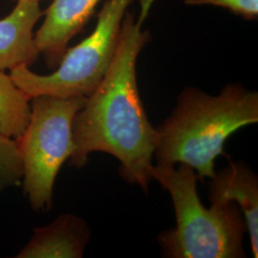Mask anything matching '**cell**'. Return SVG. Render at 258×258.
<instances>
[{"mask_svg":"<svg viewBox=\"0 0 258 258\" xmlns=\"http://www.w3.org/2000/svg\"><path fill=\"white\" fill-rule=\"evenodd\" d=\"M154 2L141 0L137 19L125 13L110 66L75 117V150L69 159L82 168L93 152L107 153L120 162L121 178L145 192L152 180L156 132L139 92L136 66L149 39L143 27Z\"/></svg>","mask_w":258,"mask_h":258,"instance_id":"obj_1","label":"cell"},{"mask_svg":"<svg viewBox=\"0 0 258 258\" xmlns=\"http://www.w3.org/2000/svg\"><path fill=\"white\" fill-rule=\"evenodd\" d=\"M258 122V94L230 84L216 96L184 88L176 106L155 128L153 160L157 165L192 167L199 180L216 174L215 160L229 157L227 140L239 129Z\"/></svg>","mask_w":258,"mask_h":258,"instance_id":"obj_2","label":"cell"},{"mask_svg":"<svg viewBox=\"0 0 258 258\" xmlns=\"http://www.w3.org/2000/svg\"><path fill=\"white\" fill-rule=\"evenodd\" d=\"M152 179L169 194L175 212L176 227L162 231L157 241L162 255L168 258H243L247 225L234 203L201 202L192 167L153 165Z\"/></svg>","mask_w":258,"mask_h":258,"instance_id":"obj_3","label":"cell"},{"mask_svg":"<svg viewBox=\"0 0 258 258\" xmlns=\"http://www.w3.org/2000/svg\"><path fill=\"white\" fill-rule=\"evenodd\" d=\"M85 101L84 97L52 96L30 100V120L16 140L23 164V191L37 212L53 207L56 177L74 153L75 117Z\"/></svg>","mask_w":258,"mask_h":258,"instance_id":"obj_4","label":"cell"},{"mask_svg":"<svg viewBox=\"0 0 258 258\" xmlns=\"http://www.w3.org/2000/svg\"><path fill=\"white\" fill-rule=\"evenodd\" d=\"M133 0H107L92 33L67 48L53 73L39 75L27 65L10 70L14 83L30 99L37 96L87 98L102 82L114 57L122 19Z\"/></svg>","mask_w":258,"mask_h":258,"instance_id":"obj_5","label":"cell"},{"mask_svg":"<svg viewBox=\"0 0 258 258\" xmlns=\"http://www.w3.org/2000/svg\"><path fill=\"white\" fill-rule=\"evenodd\" d=\"M101 0H54L45 12V18L35 34V44L47 66L59 64L68 43L90 19Z\"/></svg>","mask_w":258,"mask_h":258,"instance_id":"obj_6","label":"cell"},{"mask_svg":"<svg viewBox=\"0 0 258 258\" xmlns=\"http://www.w3.org/2000/svg\"><path fill=\"white\" fill-rule=\"evenodd\" d=\"M209 199L212 204H236L249 232L250 249L258 257V177L242 161L230 162L211 179Z\"/></svg>","mask_w":258,"mask_h":258,"instance_id":"obj_7","label":"cell"},{"mask_svg":"<svg viewBox=\"0 0 258 258\" xmlns=\"http://www.w3.org/2000/svg\"><path fill=\"white\" fill-rule=\"evenodd\" d=\"M91 237L83 218L65 213L37 227L16 258H82Z\"/></svg>","mask_w":258,"mask_h":258,"instance_id":"obj_8","label":"cell"},{"mask_svg":"<svg viewBox=\"0 0 258 258\" xmlns=\"http://www.w3.org/2000/svg\"><path fill=\"white\" fill-rule=\"evenodd\" d=\"M15 8L0 19V69L12 70L19 65L31 67L39 53L34 29L43 13L39 2L17 0Z\"/></svg>","mask_w":258,"mask_h":258,"instance_id":"obj_9","label":"cell"},{"mask_svg":"<svg viewBox=\"0 0 258 258\" xmlns=\"http://www.w3.org/2000/svg\"><path fill=\"white\" fill-rule=\"evenodd\" d=\"M30 100L0 69V134L18 139L23 133L31 116Z\"/></svg>","mask_w":258,"mask_h":258,"instance_id":"obj_10","label":"cell"},{"mask_svg":"<svg viewBox=\"0 0 258 258\" xmlns=\"http://www.w3.org/2000/svg\"><path fill=\"white\" fill-rule=\"evenodd\" d=\"M23 178V164L17 140L0 134V194L19 185Z\"/></svg>","mask_w":258,"mask_h":258,"instance_id":"obj_11","label":"cell"},{"mask_svg":"<svg viewBox=\"0 0 258 258\" xmlns=\"http://www.w3.org/2000/svg\"><path fill=\"white\" fill-rule=\"evenodd\" d=\"M184 4L221 7L246 19H256L258 16V0H184Z\"/></svg>","mask_w":258,"mask_h":258,"instance_id":"obj_12","label":"cell"},{"mask_svg":"<svg viewBox=\"0 0 258 258\" xmlns=\"http://www.w3.org/2000/svg\"><path fill=\"white\" fill-rule=\"evenodd\" d=\"M33 1H37V2H40V1H42V0H33Z\"/></svg>","mask_w":258,"mask_h":258,"instance_id":"obj_13","label":"cell"},{"mask_svg":"<svg viewBox=\"0 0 258 258\" xmlns=\"http://www.w3.org/2000/svg\"><path fill=\"white\" fill-rule=\"evenodd\" d=\"M11 1H17V0H11Z\"/></svg>","mask_w":258,"mask_h":258,"instance_id":"obj_14","label":"cell"}]
</instances>
